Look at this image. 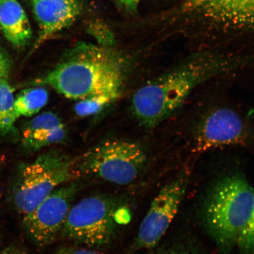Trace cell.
Returning <instances> with one entry per match:
<instances>
[{
	"mask_svg": "<svg viewBox=\"0 0 254 254\" xmlns=\"http://www.w3.org/2000/svg\"><path fill=\"white\" fill-rule=\"evenodd\" d=\"M253 71L254 53L193 49L135 91L132 112L146 129L157 128L176 116L205 85L240 80Z\"/></svg>",
	"mask_w": 254,
	"mask_h": 254,
	"instance_id": "obj_1",
	"label": "cell"
},
{
	"mask_svg": "<svg viewBox=\"0 0 254 254\" xmlns=\"http://www.w3.org/2000/svg\"><path fill=\"white\" fill-rule=\"evenodd\" d=\"M233 82H211L200 89L166 124L174 144L194 155L230 148H254V119L231 96Z\"/></svg>",
	"mask_w": 254,
	"mask_h": 254,
	"instance_id": "obj_2",
	"label": "cell"
},
{
	"mask_svg": "<svg viewBox=\"0 0 254 254\" xmlns=\"http://www.w3.org/2000/svg\"><path fill=\"white\" fill-rule=\"evenodd\" d=\"M170 19L174 33L196 43L193 49L227 50L254 34V0H183Z\"/></svg>",
	"mask_w": 254,
	"mask_h": 254,
	"instance_id": "obj_3",
	"label": "cell"
},
{
	"mask_svg": "<svg viewBox=\"0 0 254 254\" xmlns=\"http://www.w3.org/2000/svg\"><path fill=\"white\" fill-rule=\"evenodd\" d=\"M125 59L110 47L81 43L65 53L56 67L37 80L70 100L106 92L122 93L127 73Z\"/></svg>",
	"mask_w": 254,
	"mask_h": 254,
	"instance_id": "obj_4",
	"label": "cell"
},
{
	"mask_svg": "<svg viewBox=\"0 0 254 254\" xmlns=\"http://www.w3.org/2000/svg\"><path fill=\"white\" fill-rule=\"evenodd\" d=\"M254 203V190L240 173L222 178L209 190L203 204L202 219L221 253L237 246Z\"/></svg>",
	"mask_w": 254,
	"mask_h": 254,
	"instance_id": "obj_5",
	"label": "cell"
},
{
	"mask_svg": "<svg viewBox=\"0 0 254 254\" xmlns=\"http://www.w3.org/2000/svg\"><path fill=\"white\" fill-rule=\"evenodd\" d=\"M77 160L61 151H52L33 163L22 164L11 190L16 211L24 216L30 213L56 189L81 176Z\"/></svg>",
	"mask_w": 254,
	"mask_h": 254,
	"instance_id": "obj_6",
	"label": "cell"
},
{
	"mask_svg": "<svg viewBox=\"0 0 254 254\" xmlns=\"http://www.w3.org/2000/svg\"><path fill=\"white\" fill-rule=\"evenodd\" d=\"M117 199L102 195L82 199L71 206L61 236L89 249L109 245L118 228L128 217Z\"/></svg>",
	"mask_w": 254,
	"mask_h": 254,
	"instance_id": "obj_7",
	"label": "cell"
},
{
	"mask_svg": "<svg viewBox=\"0 0 254 254\" xmlns=\"http://www.w3.org/2000/svg\"><path fill=\"white\" fill-rule=\"evenodd\" d=\"M145 148L140 144L109 140L91 148L77 158L80 174L88 175L119 186L134 183L148 162Z\"/></svg>",
	"mask_w": 254,
	"mask_h": 254,
	"instance_id": "obj_8",
	"label": "cell"
},
{
	"mask_svg": "<svg viewBox=\"0 0 254 254\" xmlns=\"http://www.w3.org/2000/svg\"><path fill=\"white\" fill-rule=\"evenodd\" d=\"M79 189L75 181L63 184L30 213L24 216V229L36 245L41 247L49 246L61 236Z\"/></svg>",
	"mask_w": 254,
	"mask_h": 254,
	"instance_id": "obj_9",
	"label": "cell"
},
{
	"mask_svg": "<svg viewBox=\"0 0 254 254\" xmlns=\"http://www.w3.org/2000/svg\"><path fill=\"white\" fill-rule=\"evenodd\" d=\"M187 182L188 174L183 171L161 189L141 222L132 250L151 249L160 242L179 210Z\"/></svg>",
	"mask_w": 254,
	"mask_h": 254,
	"instance_id": "obj_10",
	"label": "cell"
},
{
	"mask_svg": "<svg viewBox=\"0 0 254 254\" xmlns=\"http://www.w3.org/2000/svg\"><path fill=\"white\" fill-rule=\"evenodd\" d=\"M33 6L40 27L36 48L71 25L81 11L78 0H33Z\"/></svg>",
	"mask_w": 254,
	"mask_h": 254,
	"instance_id": "obj_11",
	"label": "cell"
},
{
	"mask_svg": "<svg viewBox=\"0 0 254 254\" xmlns=\"http://www.w3.org/2000/svg\"><path fill=\"white\" fill-rule=\"evenodd\" d=\"M0 28L15 47H24L31 39L29 21L17 0H0Z\"/></svg>",
	"mask_w": 254,
	"mask_h": 254,
	"instance_id": "obj_12",
	"label": "cell"
},
{
	"mask_svg": "<svg viewBox=\"0 0 254 254\" xmlns=\"http://www.w3.org/2000/svg\"><path fill=\"white\" fill-rule=\"evenodd\" d=\"M49 100V93L45 88L27 89L15 100V110L18 118L31 117L39 112Z\"/></svg>",
	"mask_w": 254,
	"mask_h": 254,
	"instance_id": "obj_13",
	"label": "cell"
},
{
	"mask_svg": "<svg viewBox=\"0 0 254 254\" xmlns=\"http://www.w3.org/2000/svg\"><path fill=\"white\" fill-rule=\"evenodd\" d=\"M17 119L13 89L5 78L0 81V135L10 132Z\"/></svg>",
	"mask_w": 254,
	"mask_h": 254,
	"instance_id": "obj_14",
	"label": "cell"
},
{
	"mask_svg": "<svg viewBox=\"0 0 254 254\" xmlns=\"http://www.w3.org/2000/svg\"><path fill=\"white\" fill-rule=\"evenodd\" d=\"M66 130L64 125L52 129L41 130L27 137L23 138L24 148L29 151H37L64 140Z\"/></svg>",
	"mask_w": 254,
	"mask_h": 254,
	"instance_id": "obj_15",
	"label": "cell"
},
{
	"mask_svg": "<svg viewBox=\"0 0 254 254\" xmlns=\"http://www.w3.org/2000/svg\"><path fill=\"white\" fill-rule=\"evenodd\" d=\"M120 95L119 92H106L78 100L74 107L75 112L82 117L94 115L118 99Z\"/></svg>",
	"mask_w": 254,
	"mask_h": 254,
	"instance_id": "obj_16",
	"label": "cell"
},
{
	"mask_svg": "<svg viewBox=\"0 0 254 254\" xmlns=\"http://www.w3.org/2000/svg\"><path fill=\"white\" fill-rule=\"evenodd\" d=\"M63 125L62 120L56 114L44 113L35 117L25 125L23 138L27 137L41 130L54 128Z\"/></svg>",
	"mask_w": 254,
	"mask_h": 254,
	"instance_id": "obj_17",
	"label": "cell"
},
{
	"mask_svg": "<svg viewBox=\"0 0 254 254\" xmlns=\"http://www.w3.org/2000/svg\"><path fill=\"white\" fill-rule=\"evenodd\" d=\"M240 254H254V203L252 213L237 244Z\"/></svg>",
	"mask_w": 254,
	"mask_h": 254,
	"instance_id": "obj_18",
	"label": "cell"
},
{
	"mask_svg": "<svg viewBox=\"0 0 254 254\" xmlns=\"http://www.w3.org/2000/svg\"><path fill=\"white\" fill-rule=\"evenodd\" d=\"M56 254H102L91 249L78 247H64L60 249Z\"/></svg>",
	"mask_w": 254,
	"mask_h": 254,
	"instance_id": "obj_19",
	"label": "cell"
},
{
	"mask_svg": "<svg viewBox=\"0 0 254 254\" xmlns=\"http://www.w3.org/2000/svg\"><path fill=\"white\" fill-rule=\"evenodd\" d=\"M9 68L8 60L0 52V81L2 79L7 78Z\"/></svg>",
	"mask_w": 254,
	"mask_h": 254,
	"instance_id": "obj_20",
	"label": "cell"
},
{
	"mask_svg": "<svg viewBox=\"0 0 254 254\" xmlns=\"http://www.w3.org/2000/svg\"><path fill=\"white\" fill-rule=\"evenodd\" d=\"M117 1L127 11L132 12L135 11L139 0H117Z\"/></svg>",
	"mask_w": 254,
	"mask_h": 254,
	"instance_id": "obj_21",
	"label": "cell"
},
{
	"mask_svg": "<svg viewBox=\"0 0 254 254\" xmlns=\"http://www.w3.org/2000/svg\"><path fill=\"white\" fill-rule=\"evenodd\" d=\"M158 254H194L193 253L189 252L187 250H174L166 251V252H162Z\"/></svg>",
	"mask_w": 254,
	"mask_h": 254,
	"instance_id": "obj_22",
	"label": "cell"
},
{
	"mask_svg": "<svg viewBox=\"0 0 254 254\" xmlns=\"http://www.w3.org/2000/svg\"><path fill=\"white\" fill-rule=\"evenodd\" d=\"M15 254H25L23 252H18L17 253H15Z\"/></svg>",
	"mask_w": 254,
	"mask_h": 254,
	"instance_id": "obj_23",
	"label": "cell"
}]
</instances>
